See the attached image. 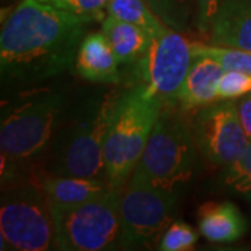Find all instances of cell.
<instances>
[{
    "label": "cell",
    "mask_w": 251,
    "mask_h": 251,
    "mask_svg": "<svg viewBox=\"0 0 251 251\" xmlns=\"http://www.w3.org/2000/svg\"><path fill=\"white\" fill-rule=\"evenodd\" d=\"M64 99L50 90L35 91L3 109L0 125L1 177L10 181L17 166L42 155L62 116Z\"/></svg>",
    "instance_id": "2"
},
{
    "label": "cell",
    "mask_w": 251,
    "mask_h": 251,
    "mask_svg": "<svg viewBox=\"0 0 251 251\" xmlns=\"http://www.w3.org/2000/svg\"><path fill=\"white\" fill-rule=\"evenodd\" d=\"M200 232L212 243H233L247 230V222L237 206L229 202H206L198 209Z\"/></svg>",
    "instance_id": "14"
},
{
    "label": "cell",
    "mask_w": 251,
    "mask_h": 251,
    "mask_svg": "<svg viewBox=\"0 0 251 251\" xmlns=\"http://www.w3.org/2000/svg\"><path fill=\"white\" fill-rule=\"evenodd\" d=\"M222 183L234 194L251 200V141L236 161L225 166Z\"/></svg>",
    "instance_id": "20"
},
{
    "label": "cell",
    "mask_w": 251,
    "mask_h": 251,
    "mask_svg": "<svg viewBox=\"0 0 251 251\" xmlns=\"http://www.w3.org/2000/svg\"><path fill=\"white\" fill-rule=\"evenodd\" d=\"M44 1L81 17L94 18L95 21L98 20L103 21L108 16L105 10L108 7L109 0H44Z\"/></svg>",
    "instance_id": "23"
},
{
    "label": "cell",
    "mask_w": 251,
    "mask_h": 251,
    "mask_svg": "<svg viewBox=\"0 0 251 251\" xmlns=\"http://www.w3.org/2000/svg\"><path fill=\"white\" fill-rule=\"evenodd\" d=\"M116 99H106L73 122L53 145L50 175L106 179L103 145Z\"/></svg>",
    "instance_id": "6"
},
{
    "label": "cell",
    "mask_w": 251,
    "mask_h": 251,
    "mask_svg": "<svg viewBox=\"0 0 251 251\" xmlns=\"http://www.w3.org/2000/svg\"><path fill=\"white\" fill-rule=\"evenodd\" d=\"M100 31L122 64L140 62L151 42V35L145 29L112 16H106L102 21Z\"/></svg>",
    "instance_id": "16"
},
{
    "label": "cell",
    "mask_w": 251,
    "mask_h": 251,
    "mask_svg": "<svg viewBox=\"0 0 251 251\" xmlns=\"http://www.w3.org/2000/svg\"><path fill=\"white\" fill-rule=\"evenodd\" d=\"M117 64L119 60L102 31L84 36L74 63L75 72L84 80L102 84L117 82L120 80Z\"/></svg>",
    "instance_id": "13"
},
{
    "label": "cell",
    "mask_w": 251,
    "mask_h": 251,
    "mask_svg": "<svg viewBox=\"0 0 251 251\" xmlns=\"http://www.w3.org/2000/svg\"><path fill=\"white\" fill-rule=\"evenodd\" d=\"M198 242L197 232L184 222H172L162 233L158 249L162 251L193 250Z\"/></svg>",
    "instance_id": "21"
},
{
    "label": "cell",
    "mask_w": 251,
    "mask_h": 251,
    "mask_svg": "<svg viewBox=\"0 0 251 251\" xmlns=\"http://www.w3.org/2000/svg\"><path fill=\"white\" fill-rule=\"evenodd\" d=\"M56 249L102 251L123 249L119 190L77 205H50Z\"/></svg>",
    "instance_id": "5"
},
{
    "label": "cell",
    "mask_w": 251,
    "mask_h": 251,
    "mask_svg": "<svg viewBox=\"0 0 251 251\" xmlns=\"http://www.w3.org/2000/svg\"><path fill=\"white\" fill-rule=\"evenodd\" d=\"M251 94V74L236 70H225L216 87V98L239 99Z\"/></svg>",
    "instance_id": "22"
},
{
    "label": "cell",
    "mask_w": 251,
    "mask_h": 251,
    "mask_svg": "<svg viewBox=\"0 0 251 251\" xmlns=\"http://www.w3.org/2000/svg\"><path fill=\"white\" fill-rule=\"evenodd\" d=\"M224 1L225 0H197V29L200 31V34L208 36L214 18L216 17Z\"/></svg>",
    "instance_id": "24"
},
{
    "label": "cell",
    "mask_w": 251,
    "mask_h": 251,
    "mask_svg": "<svg viewBox=\"0 0 251 251\" xmlns=\"http://www.w3.org/2000/svg\"><path fill=\"white\" fill-rule=\"evenodd\" d=\"M193 57V46L187 38L163 25L151 35L148 50L137 63L141 85L163 103L177 102Z\"/></svg>",
    "instance_id": "8"
},
{
    "label": "cell",
    "mask_w": 251,
    "mask_h": 251,
    "mask_svg": "<svg viewBox=\"0 0 251 251\" xmlns=\"http://www.w3.org/2000/svg\"><path fill=\"white\" fill-rule=\"evenodd\" d=\"M106 13L117 20L141 27L150 35H153L166 25L150 9L145 0H109Z\"/></svg>",
    "instance_id": "17"
},
{
    "label": "cell",
    "mask_w": 251,
    "mask_h": 251,
    "mask_svg": "<svg viewBox=\"0 0 251 251\" xmlns=\"http://www.w3.org/2000/svg\"><path fill=\"white\" fill-rule=\"evenodd\" d=\"M150 9L168 27L184 32L191 24L197 27V0H145Z\"/></svg>",
    "instance_id": "18"
},
{
    "label": "cell",
    "mask_w": 251,
    "mask_h": 251,
    "mask_svg": "<svg viewBox=\"0 0 251 251\" xmlns=\"http://www.w3.org/2000/svg\"><path fill=\"white\" fill-rule=\"evenodd\" d=\"M237 112L243 130L251 141V94H247L237 102Z\"/></svg>",
    "instance_id": "25"
},
{
    "label": "cell",
    "mask_w": 251,
    "mask_h": 251,
    "mask_svg": "<svg viewBox=\"0 0 251 251\" xmlns=\"http://www.w3.org/2000/svg\"><path fill=\"white\" fill-rule=\"evenodd\" d=\"M94 21L44 0H21L1 24V77L32 84L62 74L75 63L85 29Z\"/></svg>",
    "instance_id": "1"
},
{
    "label": "cell",
    "mask_w": 251,
    "mask_h": 251,
    "mask_svg": "<svg viewBox=\"0 0 251 251\" xmlns=\"http://www.w3.org/2000/svg\"><path fill=\"white\" fill-rule=\"evenodd\" d=\"M0 239L1 250L45 251L56 246L52 208L41 184L20 183L3 190Z\"/></svg>",
    "instance_id": "7"
},
{
    "label": "cell",
    "mask_w": 251,
    "mask_h": 251,
    "mask_svg": "<svg viewBox=\"0 0 251 251\" xmlns=\"http://www.w3.org/2000/svg\"><path fill=\"white\" fill-rule=\"evenodd\" d=\"M50 205H77L112 190L108 180L49 175L39 181Z\"/></svg>",
    "instance_id": "15"
},
{
    "label": "cell",
    "mask_w": 251,
    "mask_h": 251,
    "mask_svg": "<svg viewBox=\"0 0 251 251\" xmlns=\"http://www.w3.org/2000/svg\"><path fill=\"white\" fill-rule=\"evenodd\" d=\"M163 105L141 84L116 99L103 145L106 179L113 188L131 177Z\"/></svg>",
    "instance_id": "3"
},
{
    "label": "cell",
    "mask_w": 251,
    "mask_h": 251,
    "mask_svg": "<svg viewBox=\"0 0 251 251\" xmlns=\"http://www.w3.org/2000/svg\"><path fill=\"white\" fill-rule=\"evenodd\" d=\"M176 194L128 180L119 188L123 249L152 244L173 221Z\"/></svg>",
    "instance_id": "9"
},
{
    "label": "cell",
    "mask_w": 251,
    "mask_h": 251,
    "mask_svg": "<svg viewBox=\"0 0 251 251\" xmlns=\"http://www.w3.org/2000/svg\"><path fill=\"white\" fill-rule=\"evenodd\" d=\"M224 73L225 69L216 60L204 54H194L177 97L180 109L193 110L214 103L218 99L216 87Z\"/></svg>",
    "instance_id": "12"
},
{
    "label": "cell",
    "mask_w": 251,
    "mask_h": 251,
    "mask_svg": "<svg viewBox=\"0 0 251 251\" xmlns=\"http://www.w3.org/2000/svg\"><path fill=\"white\" fill-rule=\"evenodd\" d=\"M191 131L198 151L216 166H226L236 161L250 144L234 99L202 106L193 119Z\"/></svg>",
    "instance_id": "10"
},
{
    "label": "cell",
    "mask_w": 251,
    "mask_h": 251,
    "mask_svg": "<svg viewBox=\"0 0 251 251\" xmlns=\"http://www.w3.org/2000/svg\"><path fill=\"white\" fill-rule=\"evenodd\" d=\"M193 54H204L219 63L225 70H236V72L251 74V52L236 48H226L212 44H201L191 42Z\"/></svg>",
    "instance_id": "19"
},
{
    "label": "cell",
    "mask_w": 251,
    "mask_h": 251,
    "mask_svg": "<svg viewBox=\"0 0 251 251\" xmlns=\"http://www.w3.org/2000/svg\"><path fill=\"white\" fill-rule=\"evenodd\" d=\"M208 44L251 52V0H225L208 32Z\"/></svg>",
    "instance_id": "11"
},
{
    "label": "cell",
    "mask_w": 251,
    "mask_h": 251,
    "mask_svg": "<svg viewBox=\"0 0 251 251\" xmlns=\"http://www.w3.org/2000/svg\"><path fill=\"white\" fill-rule=\"evenodd\" d=\"M196 148L191 126L173 109L162 108L140 162L128 180L176 194L177 188L193 176Z\"/></svg>",
    "instance_id": "4"
}]
</instances>
